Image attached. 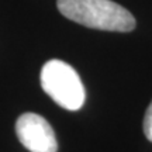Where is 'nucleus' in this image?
Masks as SVG:
<instances>
[{"instance_id":"obj_1","label":"nucleus","mask_w":152,"mask_h":152,"mask_svg":"<svg viewBox=\"0 0 152 152\" xmlns=\"http://www.w3.org/2000/svg\"><path fill=\"white\" fill-rule=\"evenodd\" d=\"M62 16L85 27L128 33L135 28V18L123 6L111 0H58Z\"/></svg>"},{"instance_id":"obj_2","label":"nucleus","mask_w":152,"mask_h":152,"mask_svg":"<svg viewBox=\"0 0 152 152\" xmlns=\"http://www.w3.org/2000/svg\"><path fill=\"white\" fill-rule=\"evenodd\" d=\"M41 86L55 103L71 111L85 104V86L80 76L69 64L59 59L48 61L41 69Z\"/></svg>"},{"instance_id":"obj_3","label":"nucleus","mask_w":152,"mask_h":152,"mask_svg":"<svg viewBox=\"0 0 152 152\" xmlns=\"http://www.w3.org/2000/svg\"><path fill=\"white\" fill-rule=\"evenodd\" d=\"M16 134L30 152H56L58 141L47 120L35 113H24L16 121Z\"/></svg>"},{"instance_id":"obj_4","label":"nucleus","mask_w":152,"mask_h":152,"mask_svg":"<svg viewBox=\"0 0 152 152\" xmlns=\"http://www.w3.org/2000/svg\"><path fill=\"white\" fill-rule=\"evenodd\" d=\"M144 132H145V137L152 142V102L148 106L145 117H144Z\"/></svg>"}]
</instances>
